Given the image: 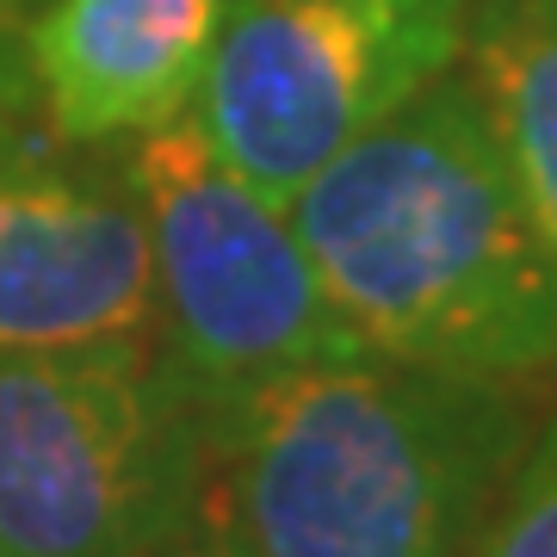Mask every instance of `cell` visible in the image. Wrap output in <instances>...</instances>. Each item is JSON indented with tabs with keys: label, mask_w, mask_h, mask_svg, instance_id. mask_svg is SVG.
<instances>
[{
	"label": "cell",
	"mask_w": 557,
	"mask_h": 557,
	"mask_svg": "<svg viewBox=\"0 0 557 557\" xmlns=\"http://www.w3.org/2000/svg\"><path fill=\"white\" fill-rule=\"evenodd\" d=\"M223 0H57L32 25V75L75 143L143 137L193 112Z\"/></svg>",
	"instance_id": "7"
},
{
	"label": "cell",
	"mask_w": 557,
	"mask_h": 557,
	"mask_svg": "<svg viewBox=\"0 0 557 557\" xmlns=\"http://www.w3.org/2000/svg\"><path fill=\"white\" fill-rule=\"evenodd\" d=\"M161 557H236V552H230V545H223V539H218V533H211V527H205V520H199L193 533L180 539V545H168V552H161Z\"/></svg>",
	"instance_id": "10"
},
{
	"label": "cell",
	"mask_w": 557,
	"mask_h": 557,
	"mask_svg": "<svg viewBox=\"0 0 557 557\" xmlns=\"http://www.w3.org/2000/svg\"><path fill=\"white\" fill-rule=\"evenodd\" d=\"M161 341L137 199L57 168H0V354Z\"/></svg>",
	"instance_id": "6"
},
{
	"label": "cell",
	"mask_w": 557,
	"mask_h": 557,
	"mask_svg": "<svg viewBox=\"0 0 557 557\" xmlns=\"http://www.w3.org/2000/svg\"><path fill=\"white\" fill-rule=\"evenodd\" d=\"M285 218L366 354L520 384L557 366V248L471 75H440L322 174Z\"/></svg>",
	"instance_id": "1"
},
{
	"label": "cell",
	"mask_w": 557,
	"mask_h": 557,
	"mask_svg": "<svg viewBox=\"0 0 557 557\" xmlns=\"http://www.w3.org/2000/svg\"><path fill=\"white\" fill-rule=\"evenodd\" d=\"M520 446L515 384L359 347L211 409L199 520L236 557H465Z\"/></svg>",
	"instance_id": "2"
},
{
	"label": "cell",
	"mask_w": 557,
	"mask_h": 557,
	"mask_svg": "<svg viewBox=\"0 0 557 557\" xmlns=\"http://www.w3.org/2000/svg\"><path fill=\"white\" fill-rule=\"evenodd\" d=\"M131 193L156 260L161 347L211 409L298 366L359 354L285 205L255 193L186 112L143 131Z\"/></svg>",
	"instance_id": "4"
},
{
	"label": "cell",
	"mask_w": 557,
	"mask_h": 557,
	"mask_svg": "<svg viewBox=\"0 0 557 557\" xmlns=\"http://www.w3.org/2000/svg\"><path fill=\"white\" fill-rule=\"evenodd\" d=\"M465 557H557V421L520 446L490 520Z\"/></svg>",
	"instance_id": "9"
},
{
	"label": "cell",
	"mask_w": 557,
	"mask_h": 557,
	"mask_svg": "<svg viewBox=\"0 0 557 557\" xmlns=\"http://www.w3.org/2000/svg\"><path fill=\"white\" fill-rule=\"evenodd\" d=\"M465 44V0H223V25L186 119L255 193L292 205L310 174Z\"/></svg>",
	"instance_id": "5"
},
{
	"label": "cell",
	"mask_w": 557,
	"mask_h": 557,
	"mask_svg": "<svg viewBox=\"0 0 557 557\" xmlns=\"http://www.w3.org/2000/svg\"><path fill=\"white\" fill-rule=\"evenodd\" d=\"M471 87L557 248V0H490L471 38Z\"/></svg>",
	"instance_id": "8"
},
{
	"label": "cell",
	"mask_w": 557,
	"mask_h": 557,
	"mask_svg": "<svg viewBox=\"0 0 557 557\" xmlns=\"http://www.w3.org/2000/svg\"><path fill=\"white\" fill-rule=\"evenodd\" d=\"M205 478L211 403L161 341L0 354V557H161Z\"/></svg>",
	"instance_id": "3"
}]
</instances>
